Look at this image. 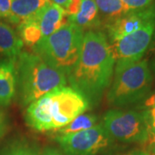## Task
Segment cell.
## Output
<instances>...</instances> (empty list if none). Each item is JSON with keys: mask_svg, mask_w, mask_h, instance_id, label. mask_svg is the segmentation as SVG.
<instances>
[{"mask_svg": "<svg viewBox=\"0 0 155 155\" xmlns=\"http://www.w3.org/2000/svg\"><path fill=\"white\" fill-rule=\"evenodd\" d=\"M155 31V21L147 22L139 30L110 43L116 59V67H123L142 60Z\"/></svg>", "mask_w": 155, "mask_h": 155, "instance_id": "cell-8", "label": "cell"}, {"mask_svg": "<svg viewBox=\"0 0 155 155\" xmlns=\"http://www.w3.org/2000/svg\"><path fill=\"white\" fill-rule=\"evenodd\" d=\"M84 35L82 28L68 22L51 35L41 39L33 47L34 53L67 78L78 60Z\"/></svg>", "mask_w": 155, "mask_h": 155, "instance_id": "cell-4", "label": "cell"}, {"mask_svg": "<svg viewBox=\"0 0 155 155\" xmlns=\"http://www.w3.org/2000/svg\"><path fill=\"white\" fill-rule=\"evenodd\" d=\"M152 8H153V12H154V21H155V2L153 3V5H152Z\"/></svg>", "mask_w": 155, "mask_h": 155, "instance_id": "cell-32", "label": "cell"}, {"mask_svg": "<svg viewBox=\"0 0 155 155\" xmlns=\"http://www.w3.org/2000/svg\"><path fill=\"white\" fill-rule=\"evenodd\" d=\"M52 1V3H54V4H55V5H58L61 6L62 8H66L67 5V4H68V2H69V0H51Z\"/></svg>", "mask_w": 155, "mask_h": 155, "instance_id": "cell-28", "label": "cell"}, {"mask_svg": "<svg viewBox=\"0 0 155 155\" xmlns=\"http://www.w3.org/2000/svg\"><path fill=\"white\" fill-rule=\"evenodd\" d=\"M17 88L21 104L28 106L55 89L66 86L67 76L35 53L22 52L17 61Z\"/></svg>", "mask_w": 155, "mask_h": 155, "instance_id": "cell-3", "label": "cell"}, {"mask_svg": "<svg viewBox=\"0 0 155 155\" xmlns=\"http://www.w3.org/2000/svg\"><path fill=\"white\" fill-rule=\"evenodd\" d=\"M97 121V117L95 115L81 114L80 116H77L69 124H67V126L63 127L55 132L57 135H65L69 134L78 133L94 127Z\"/></svg>", "mask_w": 155, "mask_h": 155, "instance_id": "cell-17", "label": "cell"}, {"mask_svg": "<svg viewBox=\"0 0 155 155\" xmlns=\"http://www.w3.org/2000/svg\"><path fill=\"white\" fill-rule=\"evenodd\" d=\"M148 53L151 54L152 55H153V58L155 57V31L153 33V38H152V41H151V43L149 45V48H148Z\"/></svg>", "mask_w": 155, "mask_h": 155, "instance_id": "cell-26", "label": "cell"}, {"mask_svg": "<svg viewBox=\"0 0 155 155\" xmlns=\"http://www.w3.org/2000/svg\"><path fill=\"white\" fill-rule=\"evenodd\" d=\"M55 140L66 155H97L112 143L103 123L78 133L57 135Z\"/></svg>", "mask_w": 155, "mask_h": 155, "instance_id": "cell-7", "label": "cell"}, {"mask_svg": "<svg viewBox=\"0 0 155 155\" xmlns=\"http://www.w3.org/2000/svg\"><path fill=\"white\" fill-rule=\"evenodd\" d=\"M68 22L76 24L83 30L100 25L98 9L95 0H82L78 13L74 17H68Z\"/></svg>", "mask_w": 155, "mask_h": 155, "instance_id": "cell-14", "label": "cell"}, {"mask_svg": "<svg viewBox=\"0 0 155 155\" xmlns=\"http://www.w3.org/2000/svg\"><path fill=\"white\" fill-rule=\"evenodd\" d=\"M102 123L112 140L124 143L148 140V127L143 112L110 110L104 114Z\"/></svg>", "mask_w": 155, "mask_h": 155, "instance_id": "cell-6", "label": "cell"}, {"mask_svg": "<svg viewBox=\"0 0 155 155\" xmlns=\"http://www.w3.org/2000/svg\"><path fill=\"white\" fill-rule=\"evenodd\" d=\"M88 99L72 86L58 88L27 107L25 120L39 132L57 131L89 109Z\"/></svg>", "mask_w": 155, "mask_h": 155, "instance_id": "cell-2", "label": "cell"}, {"mask_svg": "<svg viewBox=\"0 0 155 155\" xmlns=\"http://www.w3.org/2000/svg\"><path fill=\"white\" fill-rule=\"evenodd\" d=\"M41 155H66L63 152L60 150L54 148V147H48L43 151V153Z\"/></svg>", "mask_w": 155, "mask_h": 155, "instance_id": "cell-24", "label": "cell"}, {"mask_svg": "<svg viewBox=\"0 0 155 155\" xmlns=\"http://www.w3.org/2000/svg\"><path fill=\"white\" fill-rule=\"evenodd\" d=\"M150 70L153 74V78H154L155 79V57L150 62Z\"/></svg>", "mask_w": 155, "mask_h": 155, "instance_id": "cell-29", "label": "cell"}, {"mask_svg": "<svg viewBox=\"0 0 155 155\" xmlns=\"http://www.w3.org/2000/svg\"><path fill=\"white\" fill-rule=\"evenodd\" d=\"M145 118L147 123L149 136L155 134V106L147 108V110L143 111ZM149 138V137H148Z\"/></svg>", "mask_w": 155, "mask_h": 155, "instance_id": "cell-20", "label": "cell"}, {"mask_svg": "<svg viewBox=\"0 0 155 155\" xmlns=\"http://www.w3.org/2000/svg\"><path fill=\"white\" fill-rule=\"evenodd\" d=\"M38 22L42 37L51 35L68 22L66 10L51 3L38 13Z\"/></svg>", "mask_w": 155, "mask_h": 155, "instance_id": "cell-11", "label": "cell"}, {"mask_svg": "<svg viewBox=\"0 0 155 155\" xmlns=\"http://www.w3.org/2000/svg\"><path fill=\"white\" fill-rule=\"evenodd\" d=\"M17 59L0 60V106L7 107L16 97L17 88Z\"/></svg>", "mask_w": 155, "mask_h": 155, "instance_id": "cell-10", "label": "cell"}, {"mask_svg": "<svg viewBox=\"0 0 155 155\" xmlns=\"http://www.w3.org/2000/svg\"><path fill=\"white\" fill-rule=\"evenodd\" d=\"M118 155H149V153L145 151H142V150H133V151Z\"/></svg>", "mask_w": 155, "mask_h": 155, "instance_id": "cell-27", "label": "cell"}, {"mask_svg": "<svg viewBox=\"0 0 155 155\" xmlns=\"http://www.w3.org/2000/svg\"><path fill=\"white\" fill-rule=\"evenodd\" d=\"M150 154L149 155H155V144H152L149 146Z\"/></svg>", "mask_w": 155, "mask_h": 155, "instance_id": "cell-31", "label": "cell"}, {"mask_svg": "<svg viewBox=\"0 0 155 155\" xmlns=\"http://www.w3.org/2000/svg\"><path fill=\"white\" fill-rule=\"evenodd\" d=\"M82 5V0H69L67 7L65 8L67 17L76 16L80 10Z\"/></svg>", "mask_w": 155, "mask_h": 155, "instance_id": "cell-21", "label": "cell"}, {"mask_svg": "<svg viewBox=\"0 0 155 155\" xmlns=\"http://www.w3.org/2000/svg\"><path fill=\"white\" fill-rule=\"evenodd\" d=\"M52 3L51 0H12L10 22L19 25L35 17L40 11Z\"/></svg>", "mask_w": 155, "mask_h": 155, "instance_id": "cell-12", "label": "cell"}, {"mask_svg": "<svg viewBox=\"0 0 155 155\" xmlns=\"http://www.w3.org/2000/svg\"><path fill=\"white\" fill-rule=\"evenodd\" d=\"M6 127H7V122H6L5 116L4 113L0 110V139L5 133Z\"/></svg>", "mask_w": 155, "mask_h": 155, "instance_id": "cell-23", "label": "cell"}, {"mask_svg": "<svg viewBox=\"0 0 155 155\" xmlns=\"http://www.w3.org/2000/svg\"><path fill=\"white\" fill-rule=\"evenodd\" d=\"M154 20L152 5L140 11H132L106 23V30L110 43L141 28L147 22Z\"/></svg>", "mask_w": 155, "mask_h": 155, "instance_id": "cell-9", "label": "cell"}, {"mask_svg": "<svg viewBox=\"0 0 155 155\" xmlns=\"http://www.w3.org/2000/svg\"><path fill=\"white\" fill-rule=\"evenodd\" d=\"M12 0H0V17L9 18L11 15Z\"/></svg>", "mask_w": 155, "mask_h": 155, "instance_id": "cell-22", "label": "cell"}, {"mask_svg": "<svg viewBox=\"0 0 155 155\" xmlns=\"http://www.w3.org/2000/svg\"><path fill=\"white\" fill-rule=\"evenodd\" d=\"M95 3L106 23L132 11L122 0H95Z\"/></svg>", "mask_w": 155, "mask_h": 155, "instance_id": "cell-15", "label": "cell"}, {"mask_svg": "<svg viewBox=\"0 0 155 155\" xmlns=\"http://www.w3.org/2000/svg\"><path fill=\"white\" fill-rule=\"evenodd\" d=\"M153 74L147 60L123 67H116L115 77L108 93L111 105L125 107L148 96L153 84Z\"/></svg>", "mask_w": 155, "mask_h": 155, "instance_id": "cell-5", "label": "cell"}, {"mask_svg": "<svg viewBox=\"0 0 155 155\" xmlns=\"http://www.w3.org/2000/svg\"><path fill=\"white\" fill-rule=\"evenodd\" d=\"M18 31L23 43L29 47H35L42 38L38 22V14L35 17L24 21L18 25Z\"/></svg>", "mask_w": 155, "mask_h": 155, "instance_id": "cell-16", "label": "cell"}, {"mask_svg": "<svg viewBox=\"0 0 155 155\" xmlns=\"http://www.w3.org/2000/svg\"><path fill=\"white\" fill-rule=\"evenodd\" d=\"M0 155H40L28 146L16 144L7 147L0 151Z\"/></svg>", "mask_w": 155, "mask_h": 155, "instance_id": "cell-18", "label": "cell"}, {"mask_svg": "<svg viewBox=\"0 0 155 155\" xmlns=\"http://www.w3.org/2000/svg\"><path fill=\"white\" fill-rule=\"evenodd\" d=\"M147 141H148V143H149V146L152 144H155V134H152V135H150Z\"/></svg>", "mask_w": 155, "mask_h": 155, "instance_id": "cell-30", "label": "cell"}, {"mask_svg": "<svg viewBox=\"0 0 155 155\" xmlns=\"http://www.w3.org/2000/svg\"><path fill=\"white\" fill-rule=\"evenodd\" d=\"M131 11H140L148 8L153 3V0H122Z\"/></svg>", "mask_w": 155, "mask_h": 155, "instance_id": "cell-19", "label": "cell"}, {"mask_svg": "<svg viewBox=\"0 0 155 155\" xmlns=\"http://www.w3.org/2000/svg\"><path fill=\"white\" fill-rule=\"evenodd\" d=\"M23 44L21 37L11 26L0 22V54L17 59L22 52Z\"/></svg>", "mask_w": 155, "mask_h": 155, "instance_id": "cell-13", "label": "cell"}, {"mask_svg": "<svg viewBox=\"0 0 155 155\" xmlns=\"http://www.w3.org/2000/svg\"><path fill=\"white\" fill-rule=\"evenodd\" d=\"M115 65L116 59L105 34L90 30L84 35L81 52L68 81L90 104H96L110 86Z\"/></svg>", "mask_w": 155, "mask_h": 155, "instance_id": "cell-1", "label": "cell"}, {"mask_svg": "<svg viewBox=\"0 0 155 155\" xmlns=\"http://www.w3.org/2000/svg\"><path fill=\"white\" fill-rule=\"evenodd\" d=\"M144 106L147 107V108H150V107L155 106V93L149 96L147 99L145 100Z\"/></svg>", "mask_w": 155, "mask_h": 155, "instance_id": "cell-25", "label": "cell"}]
</instances>
